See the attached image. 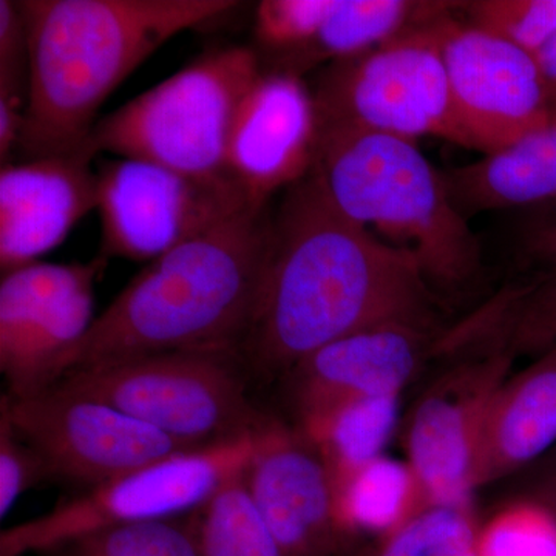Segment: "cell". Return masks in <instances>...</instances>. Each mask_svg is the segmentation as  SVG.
I'll use <instances>...</instances> for the list:
<instances>
[{
  "instance_id": "obj_1",
  "label": "cell",
  "mask_w": 556,
  "mask_h": 556,
  "mask_svg": "<svg viewBox=\"0 0 556 556\" xmlns=\"http://www.w3.org/2000/svg\"><path fill=\"white\" fill-rule=\"evenodd\" d=\"M419 263L348 219L316 175L285 190L270 217L268 260L241 346L269 371H291L320 348L376 325L437 328Z\"/></svg>"
},
{
  "instance_id": "obj_2",
  "label": "cell",
  "mask_w": 556,
  "mask_h": 556,
  "mask_svg": "<svg viewBox=\"0 0 556 556\" xmlns=\"http://www.w3.org/2000/svg\"><path fill=\"white\" fill-rule=\"evenodd\" d=\"M30 79L21 160L90 144L98 112L164 43L240 7L232 0H21Z\"/></svg>"
},
{
  "instance_id": "obj_3",
  "label": "cell",
  "mask_w": 556,
  "mask_h": 556,
  "mask_svg": "<svg viewBox=\"0 0 556 556\" xmlns=\"http://www.w3.org/2000/svg\"><path fill=\"white\" fill-rule=\"evenodd\" d=\"M269 237L268 208H248L148 263L97 316L68 372L170 351H240Z\"/></svg>"
},
{
  "instance_id": "obj_4",
  "label": "cell",
  "mask_w": 556,
  "mask_h": 556,
  "mask_svg": "<svg viewBox=\"0 0 556 556\" xmlns=\"http://www.w3.org/2000/svg\"><path fill=\"white\" fill-rule=\"evenodd\" d=\"M313 174L334 207L419 263L431 287H466L481 247L450 195L444 172L415 141L357 130H320Z\"/></svg>"
},
{
  "instance_id": "obj_5",
  "label": "cell",
  "mask_w": 556,
  "mask_h": 556,
  "mask_svg": "<svg viewBox=\"0 0 556 556\" xmlns=\"http://www.w3.org/2000/svg\"><path fill=\"white\" fill-rule=\"evenodd\" d=\"M262 70L251 47L207 51L98 121L91 148L98 155L148 161L193 178H229L230 130Z\"/></svg>"
},
{
  "instance_id": "obj_6",
  "label": "cell",
  "mask_w": 556,
  "mask_h": 556,
  "mask_svg": "<svg viewBox=\"0 0 556 556\" xmlns=\"http://www.w3.org/2000/svg\"><path fill=\"white\" fill-rule=\"evenodd\" d=\"M237 350L170 351L68 372L62 386L101 399L189 448L252 433L265 415L249 402Z\"/></svg>"
},
{
  "instance_id": "obj_7",
  "label": "cell",
  "mask_w": 556,
  "mask_h": 556,
  "mask_svg": "<svg viewBox=\"0 0 556 556\" xmlns=\"http://www.w3.org/2000/svg\"><path fill=\"white\" fill-rule=\"evenodd\" d=\"M438 16L379 49L321 70L311 87L320 130L371 131L415 142L434 137L471 149L434 35Z\"/></svg>"
},
{
  "instance_id": "obj_8",
  "label": "cell",
  "mask_w": 556,
  "mask_h": 556,
  "mask_svg": "<svg viewBox=\"0 0 556 556\" xmlns=\"http://www.w3.org/2000/svg\"><path fill=\"white\" fill-rule=\"evenodd\" d=\"M257 430L207 447L182 450L84 490L53 510L3 530L0 556L43 555L94 530L190 517L230 479L244 473Z\"/></svg>"
},
{
  "instance_id": "obj_9",
  "label": "cell",
  "mask_w": 556,
  "mask_h": 556,
  "mask_svg": "<svg viewBox=\"0 0 556 556\" xmlns=\"http://www.w3.org/2000/svg\"><path fill=\"white\" fill-rule=\"evenodd\" d=\"M97 179L101 255L108 260L153 262L252 208L232 179L193 178L148 161H102Z\"/></svg>"
},
{
  "instance_id": "obj_10",
  "label": "cell",
  "mask_w": 556,
  "mask_h": 556,
  "mask_svg": "<svg viewBox=\"0 0 556 556\" xmlns=\"http://www.w3.org/2000/svg\"><path fill=\"white\" fill-rule=\"evenodd\" d=\"M0 415L38 450L50 479L79 486L80 492L190 450L108 402L62 383L33 396L5 394Z\"/></svg>"
},
{
  "instance_id": "obj_11",
  "label": "cell",
  "mask_w": 556,
  "mask_h": 556,
  "mask_svg": "<svg viewBox=\"0 0 556 556\" xmlns=\"http://www.w3.org/2000/svg\"><path fill=\"white\" fill-rule=\"evenodd\" d=\"M433 21L457 119L471 149L492 155L546 126L552 115L535 56L453 17Z\"/></svg>"
},
{
  "instance_id": "obj_12",
  "label": "cell",
  "mask_w": 556,
  "mask_h": 556,
  "mask_svg": "<svg viewBox=\"0 0 556 556\" xmlns=\"http://www.w3.org/2000/svg\"><path fill=\"white\" fill-rule=\"evenodd\" d=\"M409 417L408 464L427 506L470 507L486 413L508 379L506 353L456 356Z\"/></svg>"
},
{
  "instance_id": "obj_13",
  "label": "cell",
  "mask_w": 556,
  "mask_h": 556,
  "mask_svg": "<svg viewBox=\"0 0 556 556\" xmlns=\"http://www.w3.org/2000/svg\"><path fill=\"white\" fill-rule=\"evenodd\" d=\"M318 135L313 90L302 76L262 70L241 101L226 153L228 177L249 206L266 211L276 193L308 177Z\"/></svg>"
},
{
  "instance_id": "obj_14",
  "label": "cell",
  "mask_w": 556,
  "mask_h": 556,
  "mask_svg": "<svg viewBox=\"0 0 556 556\" xmlns=\"http://www.w3.org/2000/svg\"><path fill=\"white\" fill-rule=\"evenodd\" d=\"M243 478L285 555L334 556L346 543L327 464L299 427L266 417Z\"/></svg>"
},
{
  "instance_id": "obj_15",
  "label": "cell",
  "mask_w": 556,
  "mask_h": 556,
  "mask_svg": "<svg viewBox=\"0 0 556 556\" xmlns=\"http://www.w3.org/2000/svg\"><path fill=\"white\" fill-rule=\"evenodd\" d=\"M91 144L75 152L21 160L0 169V270L39 262L97 211Z\"/></svg>"
},
{
  "instance_id": "obj_16",
  "label": "cell",
  "mask_w": 556,
  "mask_h": 556,
  "mask_svg": "<svg viewBox=\"0 0 556 556\" xmlns=\"http://www.w3.org/2000/svg\"><path fill=\"white\" fill-rule=\"evenodd\" d=\"M437 328L391 321L334 340L289 371L299 416L351 401L399 396L434 356Z\"/></svg>"
},
{
  "instance_id": "obj_17",
  "label": "cell",
  "mask_w": 556,
  "mask_h": 556,
  "mask_svg": "<svg viewBox=\"0 0 556 556\" xmlns=\"http://www.w3.org/2000/svg\"><path fill=\"white\" fill-rule=\"evenodd\" d=\"M556 442V346L507 379L486 413L478 486L533 463Z\"/></svg>"
},
{
  "instance_id": "obj_18",
  "label": "cell",
  "mask_w": 556,
  "mask_h": 556,
  "mask_svg": "<svg viewBox=\"0 0 556 556\" xmlns=\"http://www.w3.org/2000/svg\"><path fill=\"white\" fill-rule=\"evenodd\" d=\"M453 203L466 217L529 208L556 197V109L546 126L477 163L444 172Z\"/></svg>"
},
{
  "instance_id": "obj_19",
  "label": "cell",
  "mask_w": 556,
  "mask_h": 556,
  "mask_svg": "<svg viewBox=\"0 0 556 556\" xmlns=\"http://www.w3.org/2000/svg\"><path fill=\"white\" fill-rule=\"evenodd\" d=\"M556 346V274L504 289L485 305L442 329L439 356L546 353Z\"/></svg>"
},
{
  "instance_id": "obj_20",
  "label": "cell",
  "mask_w": 556,
  "mask_h": 556,
  "mask_svg": "<svg viewBox=\"0 0 556 556\" xmlns=\"http://www.w3.org/2000/svg\"><path fill=\"white\" fill-rule=\"evenodd\" d=\"M450 3V2H448ZM447 2H409V0H334L308 49L278 72L298 73L318 64L351 60L405 31L427 24Z\"/></svg>"
},
{
  "instance_id": "obj_21",
  "label": "cell",
  "mask_w": 556,
  "mask_h": 556,
  "mask_svg": "<svg viewBox=\"0 0 556 556\" xmlns=\"http://www.w3.org/2000/svg\"><path fill=\"white\" fill-rule=\"evenodd\" d=\"M399 396L351 399L300 417V431L327 464L332 484L379 459L396 430Z\"/></svg>"
},
{
  "instance_id": "obj_22",
  "label": "cell",
  "mask_w": 556,
  "mask_h": 556,
  "mask_svg": "<svg viewBox=\"0 0 556 556\" xmlns=\"http://www.w3.org/2000/svg\"><path fill=\"white\" fill-rule=\"evenodd\" d=\"M336 510L346 538L390 535L427 507L409 464L380 456L334 482Z\"/></svg>"
},
{
  "instance_id": "obj_23",
  "label": "cell",
  "mask_w": 556,
  "mask_h": 556,
  "mask_svg": "<svg viewBox=\"0 0 556 556\" xmlns=\"http://www.w3.org/2000/svg\"><path fill=\"white\" fill-rule=\"evenodd\" d=\"M108 258L87 263H31L3 274L0 283V357L21 342L31 321L90 281H98Z\"/></svg>"
},
{
  "instance_id": "obj_24",
  "label": "cell",
  "mask_w": 556,
  "mask_h": 556,
  "mask_svg": "<svg viewBox=\"0 0 556 556\" xmlns=\"http://www.w3.org/2000/svg\"><path fill=\"white\" fill-rule=\"evenodd\" d=\"M244 473L199 511L200 556H287L249 495Z\"/></svg>"
},
{
  "instance_id": "obj_25",
  "label": "cell",
  "mask_w": 556,
  "mask_h": 556,
  "mask_svg": "<svg viewBox=\"0 0 556 556\" xmlns=\"http://www.w3.org/2000/svg\"><path fill=\"white\" fill-rule=\"evenodd\" d=\"M46 556H200L199 511L167 521L94 530L54 547Z\"/></svg>"
},
{
  "instance_id": "obj_26",
  "label": "cell",
  "mask_w": 556,
  "mask_h": 556,
  "mask_svg": "<svg viewBox=\"0 0 556 556\" xmlns=\"http://www.w3.org/2000/svg\"><path fill=\"white\" fill-rule=\"evenodd\" d=\"M479 529L470 507L427 506L368 556H456L475 547Z\"/></svg>"
},
{
  "instance_id": "obj_27",
  "label": "cell",
  "mask_w": 556,
  "mask_h": 556,
  "mask_svg": "<svg viewBox=\"0 0 556 556\" xmlns=\"http://www.w3.org/2000/svg\"><path fill=\"white\" fill-rule=\"evenodd\" d=\"M334 0H263L255 9L254 36L258 49L274 54L285 70L303 53L332 9Z\"/></svg>"
},
{
  "instance_id": "obj_28",
  "label": "cell",
  "mask_w": 556,
  "mask_h": 556,
  "mask_svg": "<svg viewBox=\"0 0 556 556\" xmlns=\"http://www.w3.org/2000/svg\"><path fill=\"white\" fill-rule=\"evenodd\" d=\"M468 24L535 56L556 33V0L460 2Z\"/></svg>"
},
{
  "instance_id": "obj_29",
  "label": "cell",
  "mask_w": 556,
  "mask_h": 556,
  "mask_svg": "<svg viewBox=\"0 0 556 556\" xmlns=\"http://www.w3.org/2000/svg\"><path fill=\"white\" fill-rule=\"evenodd\" d=\"M478 556H556V518L536 501L518 503L479 529Z\"/></svg>"
},
{
  "instance_id": "obj_30",
  "label": "cell",
  "mask_w": 556,
  "mask_h": 556,
  "mask_svg": "<svg viewBox=\"0 0 556 556\" xmlns=\"http://www.w3.org/2000/svg\"><path fill=\"white\" fill-rule=\"evenodd\" d=\"M30 79L27 31L17 2L0 0V129L24 126Z\"/></svg>"
},
{
  "instance_id": "obj_31",
  "label": "cell",
  "mask_w": 556,
  "mask_h": 556,
  "mask_svg": "<svg viewBox=\"0 0 556 556\" xmlns=\"http://www.w3.org/2000/svg\"><path fill=\"white\" fill-rule=\"evenodd\" d=\"M47 479L49 468L38 450L0 415V517L5 518L22 495Z\"/></svg>"
},
{
  "instance_id": "obj_32",
  "label": "cell",
  "mask_w": 556,
  "mask_h": 556,
  "mask_svg": "<svg viewBox=\"0 0 556 556\" xmlns=\"http://www.w3.org/2000/svg\"><path fill=\"white\" fill-rule=\"evenodd\" d=\"M525 255L546 269V274H556V230H529L522 232Z\"/></svg>"
},
{
  "instance_id": "obj_33",
  "label": "cell",
  "mask_w": 556,
  "mask_h": 556,
  "mask_svg": "<svg viewBox=\"0 0 556 556\" xmlns=\"http://www.w3.org/2000/svg\"><path fill=\"white\" fill-rule=\"evenodd\" d=\"M538 68L543 76L552 109H556V33L535 54Z\"/></svg>"
},
{
  "instance_id": "obj_34",
  "label": "cell",
  "mask_w": 556,
  "mask_h": 556,
  "mask_svg": "<svg viewBox=\"0 0 556 556\" xmlns=\"http://www.w3.org/2000/svg\"><path fill=\"white\" fill-rule=\"evenodd\" d=\"M525 232L529 230H556V197L526 208Z\"/></svg>"
},
{
  "instance_id": "obj_35",
  "label": "cell",
  "mask_w": 556,
  "mask_h": 556,
  "mask_svg": "<svg viewBox=\"0 0 556 556\" xmlns=\"http://www.w3.org/2000/svg\"><path fill=\"white\" fill-rule=\"evenodd\" d=\"M556 518V459L548 464L538 481L535 500Z\"/></svg>"
},
{
  "instance_id": "obj_36",
  "label": "cell",
  "mask_w": 556,
  "mask_h": 556,
  "mask_svg": "<svg viewBox=\"0 0 556 556\" xmlns=\"http://www.w3.org/2000/svg\"><path fill=\"white\" fill-rule=\"evenodd\" d=\"M456 556H478L477 552H475V547L470 548V551L463 552V554L456 555Z\"/></svg>"
}]
</instances>
